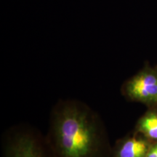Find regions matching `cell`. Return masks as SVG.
Masks as SVG:
<instances>
[{
	"mask_svg": "<svg viewBox=\"0 0 157 157\" xmlns=\"http://www.w3.org/2000/svg\"><path fill=\"white\" fill-rule=\"evenodd\" d=\"M45 139L52 157L113 156L101 117L76 100H62L55 105Z\"/></svg>",
	"mask_w": 157,
	"mask_h": 157,
	"instance_id": "6da1fadb",
	"label": "cell"
},
{
	"mask_svg": "<svg viewBox=\"0 0 157 157\" xmlns=\"http://www.w3.org/2000/svg\"><path fill=\"white\" fill-rule=\"evenodd\" d=\"M124 97L131 101L157 107V68L146 65L129 78L121 88Z\"/></svg>",
	"mask_w": 157,
	"mask_h": 157,
	"instance_id": "7a4b0ae2",
	"label": "cell"
},
{
	"mask_svg": "<svg viewBox=\"0 0 157 157\" xmlns=\"http://www.w3.org/2000/svg\"><path fill=\"white\" fill-rule=\"evenodd\" d=\"M4 157H52L46 139L32 129H15L4 145Z\"/></svg>",
	"mask_w": 157,
	"mask_h": 157,
	"instance_id": "3957f363",
	"label": "cell"
},
{
	"mask_svg": "<svg viewBox=\"0 0 157 157\" xmlns=\"http://www.w3.org/2000/svg\"><path fill=\"white\" fill-rule=\"evenodd\" d=\"M152 142L134 133L119 140L113 148L112 157H146Z\"/></svg>",
	"mask_w": 157,
	"mask_h": 157,
	"instance_id": "277c9868",
	"label": "cell"
},
{
	"mask_svg": "<svg viewBox=\"0 0 157 157\" xmlns=\"http://www.w3.org/2000/svg\"><path fill=\"white\" fill-rule=\"evenodd\" d=\"M134 133L142 135L151 142L157 141V107L148 108L137 121Z\"/></svg>",
	"mask_w": 157,
	"mask_h": 157,
	"instance_id": "5b68a950",
	"label": "cell"
},
{
	"mask_svg": "<svg viewBox=\"0 0 157 157\" xmlns=\"http://www.w3.org/2000/svg\"><path fill=\"white\" fill-rule=\"evenodd\" d=\"M146 157H157V141L152 142Z\"/></svg>",
	"mask_w": 157,
	"mask_h": 157,
	"instance_id": "8992f818",
	"label": "cell"
}]
</instances>
